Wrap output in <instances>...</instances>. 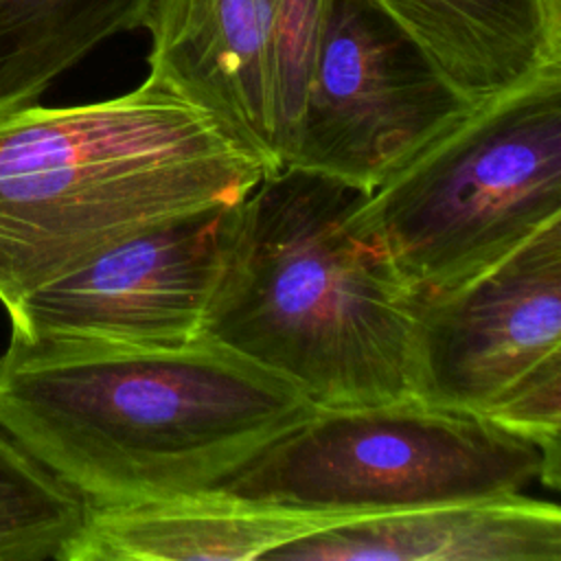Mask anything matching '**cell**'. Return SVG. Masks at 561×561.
Wrapping results in <instances>:
<instances>
[{"mask_svg": "<svg viewBox=\"0 0 561 561\" xmlns=\"http://www.w3.org/2000/svg\"><path fill=\"white\" fill-rule=\"evenodd\" d=\"M313 408L204 333L182 344L11 333L0 355V427L85 506L215 491Z\"/></svg>", "mask_w": 561, "mask_h": 561, "instance_id": "6da1fadb", "label": "cell"}, {"mask_svg": "<svg viewBox=\"0 0 561 561\" xmlns=\"http://www.w3.org/2000/svg\"><path fill=\"white\" fill-rule=\"evenodd\" d=\"M412 397L493 421L561 473V217L482 272L416 291Z\"/></svg>", "mask_w": 561, "mask_h": 561, "instance_id": "8992f818", "label": "cell"}, {"mask_svg": "<svg viewBox=\"0 0 561 561\" xmlns=\"http://www.w3.org/2000/svg\"><path fill=\"white\" fill-rule=\"evenodd\" d=\"M469 110L373 0H331L285 164L370 193Z\"/></svg>", "mask_w": 561, "mask_h": 561, "instance_id": "52a82bcc", "label": "cell"}, {"mask_svg": "<svg viewBox=\"0 0 561 561\" xmlns=\"http://www.w3.org/2000/svg\"><path fill=\"white\" fill-rule=\"evenodd\" d=\"M85 502L0 427V561H61Z\"/></svg>", "mask_w": 561, "mask_h": 561, "instance_id": "5bb4252c", "label": "cell"}, {"mask_svg": "<svg viewBox=\"0 0 561 561\" xmlns=\"http://www.w3.org/2000/svg\"><path fill=\"white\" fill-rule=\"evenodd\" d=\"M272 559L561 561V511L519 491L344 517Z\"/></svg>", "mask_w": 561, "mask_h": 561, "instance_id": "30bf717a", "label": "cell"}, {"mask_svg": "<svg viewBox=\"0 0 561 561\" xmlns=\"http://www.w3.org/2000/svg\"><path fill=\"white\" fill-rule=\"evenodd\" d=\"M232 210L234 204L208 206L105 248L13 305L11 333L118 344L199 337Z\"/></svg>", "mask_w": 561, "mask_h": 561, "instance_id": "9c48e42d", "label": "cell"}, {"mask_svg": "<svg viewBox=\"0 0 561 561\" xmlns=\"http://www.w3.org/2000/svg\"><path fill=\"white\" fill-rule=\"evenodd\" d=\"M151 0H0V114L37 103L105 39L142 24Z\"/></svg>", "mask_w": 561, "mask_h": 561, "instance_id": "4fadbf2b", "label": "cell"}, {"mask_svg": "<svg viewBox=\"0 0 561 561\" xmlns=\"http://www.w3.org/2000/svg\"><path fill=\"white\" fill-rule=\"evenodd\" d=\"M344 517L291 511L228 491L88 506L61 561H252Z\"/></svg>", "mask_w": 561, "mask_h": 561, "instance_id": "8fae6325", "label": "cell"}, {"mask_svg": "<svg viewBox=\"0 0 561 561\" xmlns=\"http://www.w3.org/2000/svg\"><path fill=\"white\" fill-rule=\"evenodd\" d=\"M559 486L543 451L493 421L416 397L313 408L217 489L307 513L377 515Z\"/></svg>", "mask_w": 561, "mask_h": 561, "instance_id": "5b68a950", "label": "cell"}, {"mask_svg": "<svg viewBox=\"0 0 561 561\" xmlns=\"http://www.w3.org/2000/svg\"><path fill=\"white\" fill-rule=\"evenodd\" d=\"M471 105L561 75V0H373Z\"/></svg>", "mask_w": 561, "mask_h": 561, "instance_id": "7c38bea8", "label": "cell"}, {"mask_svg": "<svg viewBox=\"0 0 561 561\" xmlns=\"http://www.w3.org/2000/svg\"><path fill=\"white\" fill-rule=\"evenodd\" d=\"M557 217L561 75L471 107L355 210L414 291L482 272Z\"/></svg>", "mask_w": 561, "mask_h": 561, "instance_id": "277c9868", "label": "cell"}, {"mask_svg": "<svg viewBox=\"0 0 561 561\" xmlns=\"http://www.w3.org/2000/svg\"><path fill=\"white\" fill-rule=\"evenodd\" d=\"M331 0H151L149 75L274 169L287 162Z\"/></svg>", "mask_w": 561, "mask_h": 561, "instance_id": "ba28073f", "label": "cell"}, {"mask_svg": "<svg viewBox=\"0 0 561 561\" xmlns=\"http://www.w3.org/2000/svg\"><path fill=\"white\" fill-rule=\"evenodd\" d=\"M270 171L153 75L114 99L0 114V305L153 224L237 204Z\"/></svg>", "mask_w": 561, "mask_h": 561, "instance_id": "3957f363", "label": "cell"}, {"mask_svg": "<svg viewBox=\"0 0 561 561\" xmlns=\"http://www.w3.org/2000/svg\"><path fill=\"white\" fill-rule=\"evenodd\" d=\"M364 191L283 164L234 204L202 333L316 408L412 397L416 291L357 224Z\"/></svg>", "mask_w": 561, "mask_h": 561, "instance_id": "7a4b0ae2", "label": "cell"}]
</instances>
